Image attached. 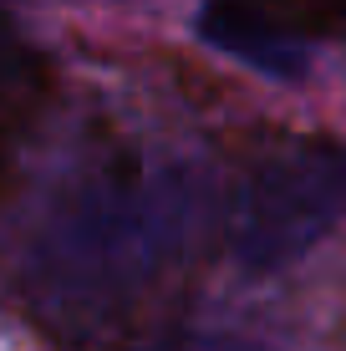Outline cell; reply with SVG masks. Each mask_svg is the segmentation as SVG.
Instances as JSON below:
<instances>
[{
	"label": "cell",
	"mask_w": 346,
	"mask_h": 351,
	"mask_svg": "<svg viewBox=\"0 0 346 351\" xmlns=\"http://www.w3.org/2000/svg\"><path fill=\"white\" fill-rule=\"evenodd\" d=\"M199 219L194 168L138 138H97L31 214L16 285L62 341H102L178 270Z\"/></svg>",
	"instance_id": "cell-1"
},
{
	"label": "cell",
	"mask_w": 346,
	"mask_h": 351,
	"mask_svg": "<svg viewBox=\"0 0 346 351\" xmlns=\"http://www.w3.org/2000/svg\"><path fill=\"white\" fill-rule=\"evenodd\" d=\"M346 209V148L285 143L234 178L224 204V250L249 275H275L306 260Z\"/></svg>",
	"instance_id": "cell-2"
},
{
	"label": "cell",
	"mask_w": 346,
	"mask_h": 351,
	"mask_svg": "<svg viewBox=\"0 0 346 351\" xmlns=\"http://www.w3.org/2000/svg\"><path fill=\"white\" fill-rule=\"evenodd\" d=\"M199 36L270 82H316L346 62V0H209Z\"/></svg>",
	"instance_id": "cell-3"
},
{
	"label": "cell",
	"mask_w": 346,
	"mask_h": 351,
	"mask_svg": "<svg viewBox=\"0 0 346 351\" xmlns=\"http://www.w3.org/2000/svg\"><path fill=\"white\" fill-rule=\"evenodd\" d=\"M46 92H51V66L46 56L26 46L16 31L0 21V178H5L10 158H16L21 138L41 117Z\"/></svg>",
	"instance_id": "cell-4"
},
{
	"label": "cell",
	"mask_w": 346,
	"mask_h": 351,
	"mask_svg": "<svg viewBox=\"0 0 346 351\" xmlns=\"http://www.w3.org/2000/svg\"><path fill=\"white\" fill-rule=\"evenodd\" d=\"M148 351H270V346L249 341V336H230V331H178L153 341Z\"/></svg>",
	"instance_id": "cell-5"
}]
</instances>
